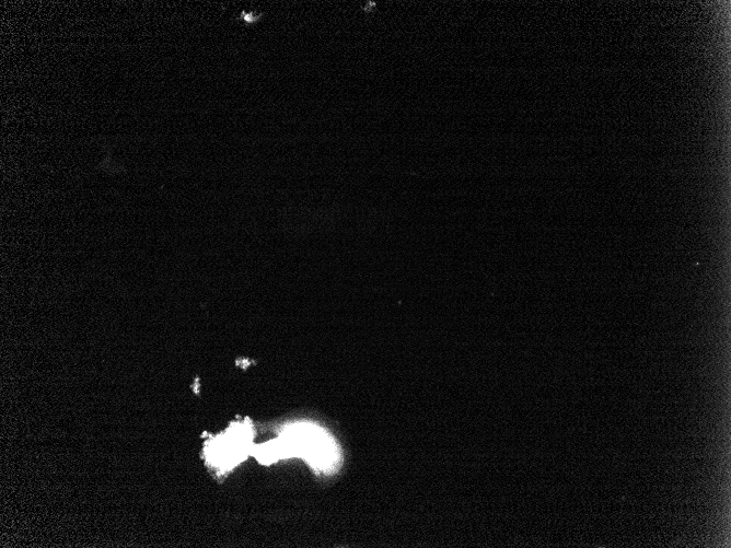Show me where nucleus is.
I'll list each match as a JSON object with an SVG mask.
<instances>
[{
  "instance_id": "f257e3e1",
  "label": "nucleus",
  "mask_w": 731,
  "mask_h": 548,
  "mask_svg": "<svg viewBox=\"0 0 731 548\" xmlns=\"http://www.w3.org/2000/svg\"><path fill=\"white\" fill-rule=\"evenodd\" d=\"M277 459L295 454L302 455L315 468L329 471L338 465L339 451L332 436L315 425H299L280 439L272 441Z\"/></svg>"
},
{
  "instance_id": "f03ea898",
  "label": "nucleus",
  "mask_w": 731,
  "mask_h": 548,
  "mask_svg": "<svg viewBox=\"0 0 731 548\" xmlns=\"http://www.w3.org/2000/svg\"><path fill=\"white\" fill-rule=\"evenodd\" d=\"M251 432L243 425H235L224 436L216 440L209 448V458L214 464L229 467L244 457Z\"/></svg>"
}]
</instances>
